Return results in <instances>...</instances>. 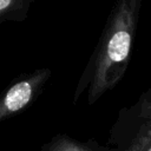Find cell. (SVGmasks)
Returning <instances> with one entry per match:
<instances>
[{
    "label": "cell",
    "mask_w": 151,
    "mask_h": 151,
    "mask_svg": "<svg viewBox=\"0 0 151 151\" xmlns=\"http://www.w3.org/2000/svg\"><path fill=\"white\" fill-rule=\"evenodd\" d=\"M34 0H0V25L6 21L26 20Z\"/></svg>",
    "instance_id": "cell-4"
},
{
    "label": "cell",
    "mask_w": 151,
    "mask_h": 151,
    "mask_svg": "<svg viewBox=\"0 0 151 151\" xmlns=\"http://www.w3.org/2000/svg\"><path fill=\"white\" fill-rule=\"evenodd\" d=\"M51 77L52 70L41 67L13 79L0 94V122L21 112L32 104Z\"/></svg>",
    "instance_id": "cell-3"
},
{
    "label": "cell",
    "mask_w": 151,
    "mask_h": 151,
    "mask_svg": "<svg viewBox=\"0 0 151 151\" xmlns=\"http://www.w3.org/2000/svg\"><path fill=\"white\" fill-rule=\"evenodd\" d=\"M142 0H117L107 17L98 44L78 81L74 103L88 87L87 101L94 104L125 76L136 39Z\"/></svg>",
    "instance_id": "cell-1"
},
{
    "label": "cell",
    "mask_w": 151,
    "mask_h": 151,
    "mask_svg": "<svg viewBox=\"0 0 151 151\" xmlns=\"http://www.w3.org/2000/svg\"><path fill=\"white\" fill-rule=\"evenodd\" d=\"M112 140L122 142L118 151H151V88L133 105L119 111Z\"/></svg>",
    "instance_id": "cell-2"
},
{
    "label": "cell",
    "mask_w": 151,
    "mask_h": 151,
    "mask_svg": "<svg viewBox=\"0 0 151 151\" xmlns=\"http://www.w3.org/2000/svg\"><path fill=\"white\" fill-rule=\"evenodd\" d=\"M42 151H92L91 149L72 140L67 136H57L51 143L42 147Z\"/></svg>",
    "instance_id": "cell-5"
}]
</instances>
